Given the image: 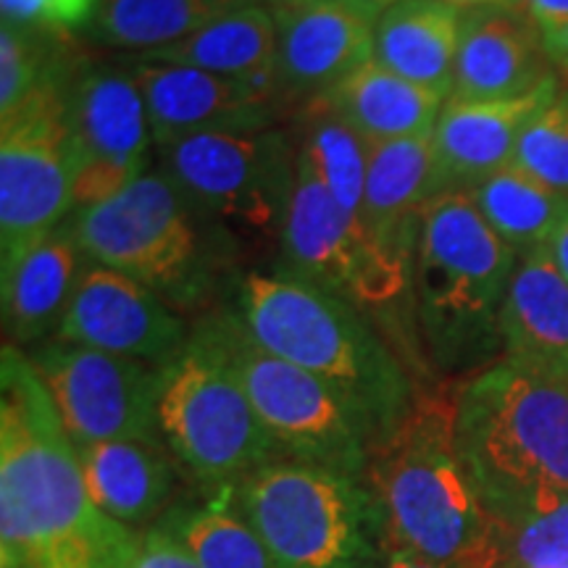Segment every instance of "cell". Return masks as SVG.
I'll list each match as a JSON object with an SVG mask.
<instances>
[{
  "mask_svg": "<svg viewBox=\"0 0 568 568\" xmlns=\"http://www.w3.org/2000/svg\"><path fill=\"white\" fill-rule=\"evenodd\" d=\"M142 531L92 503L74 439L21 347L0 355V568H132Z\"/></svg>",
  "mask_w": 568,
  "mask_h": 568,
  "instance_id": "6da1fadb",
  "label": "cell"
},
{
  "mask_svg": "<svg viewBox=\"0 0 568 568\" xmlns=\"http://www.w3.org/2000/svg\"><path fill=\"white\" fill-rule=\"evenodd\" d=\"M255 343L318 376L364 418L382 445L406 422L418 395L416 376L364 311L295 276L247 272L230 305Z\"/></svg>",
  "mask_w": 568,
  "mask_h": 568,
  "instance_id": "7a4b0ae2",
  "label": "cell"
},
{
  "mask_svg": "<svg viewBox=\"0 0 568 568\" xmlns=\"http://www.w3.org/2000/svg\"><path fill=\"white\" fill-rule=\"evenodd\" d=\"M456 445L497 524H521L568 500V387L510 361L456 393Z\"/></svg>",
  "mask_w": 568,
  "mask_h": 568,
  "instance_id": "3957f363",
  "label": "cell"
},
{
  "mask_svg": "<svg viewBox=\"0 0 568 568\" xmlns=\"http://www.w3.org/2000/svg\"><path fill=\"white\" fill-rule=\"evenodd\" d=\"M389 550L453 568H495L497 521L468 477L456 445V395H418L406 422L368 460Z\"/></svg>",
  "mask_w": 568,
  "mask_h": 568,
  "instance_id": "277c9868",
  "label": "cell"
},
{
  "mask_svg": "<svg viewBox=\"0 0 568 568\" xmlns=\"http://www.w3.org/2000/svg\"><path fill=\"white\" fill-rule=\"evenodd\" d=\"M518 253L464 190L424 209L414 264V318L429 366L439 374H479L497 364L503 305Z\"/></svg>",
  "mask_w": 568,
  "mask_h": 568,
  "instance_id": "5b68a950",
  "label": "cell"
},
{
  "mask_svg": "<svg viewBox=\"0 0 568 568\" xmlns=\"http://www.w3.org/2000/svg\"><path fill=\"white\" fill-rule=\"evenodd\" d=\"M88 261L145 284L172 308H205L237 282L243 245L203 216L159 166L124 193L74 213Z\"/></svg>",
  "mask_w": 568,
  "mask_h": 568,
  "instance_id": "8992f818",
  "label": "cell"
},
{
  "mask_svg": "<svg viewBox=\"0 0 568 568\" xmlns=\"http://www.w3.org/2000/svg\"><path fill=\"white\" fill-rule=\"evenodd\" d=\"M232 500L276 568H379L393 552L379 500L361 477L280 458L237 481Z\"/></svg>",
  "mask_w": 568,
  "mask_h": 568,
  "instance_id": "52a82bcc",
  "label": "cell"
},
{
  "mask_svg": "<svg viewBox=\"0 0 568 568\" xmlns=\"http://www.w3.org/2000/svg\"><path fill=\"white\" fill-rule=\"evenodd\" d=\"M159 435L176 466L209 495L284 458L234 372L211 311L161 372Z\"/></svg>",
  "mask_w": 568,
  "mask_h": 568,
  "instance_id": "ba28073f",
  "label": "cell"
},
{
  "mask_svg": "<svg viewBox=\"0 0 568 568\" xmlns=\"http://www.w3.org/2000/svg\"><path fill=\"white\" fill-rule=\"evenodd\" d=\"M159 169L240 245L280 247L295 187V132H211L155 151Z\"/></svg>",
  "mask_w": 568,
  "mask_h": 568,
  "instance_id": "9c48e42d",
  "label": "cell"
},
{
  "mask_svg": "<svg viewBox=\"0 0 568 568\" xmlns=\"http://www.w3.org/2000/svg\"><path fill=\"white\" fill-rule=\"evenodd\" d=\"M226 355L284 458L366 479L374 437L345 397L255 343L232 308L211 311Z\"/></svg>",
  "mask_w": 568,
  "mask_h": 568,
  "instance_id": "30bf717a",
  "label": "cell"
},
{
  "mask_svg": "<svg viewBox=\"0 0 568 568\" xmlns=\"http://www.w3.org/2000/svg\"><path fill=\"white\" fill-rule=\"evenodd\" d=\"M71 77L0 119V266L13 264L74 211L67 134Z\"/></svg>",
  "mask_w": 568,
  "mask_h": 568,
  "instance_id": "8fae6325",
  "label": "cell"
},
{
  "mask_svg": "<svg viewBox=\"0 0 568 568\" xmlns=\"http://www.w3.org/2000/svg\"><path fill=\"white\" fill-rule=\"evenodd\" d=\"M67 134L74 213L111 201L151 172L153 130L130 67L95 63L84 55L69 84Z\"/></svg>",
  "mask_w": 568,
  "mask_h": 568,
  "instance_id": "7c38bea8",
  "label": "cell"
},
{
  "mask_svg": "<svg viewBox=\"0 0 568 568\" xmlns=\"http://www.w3.org/2000/svg\"><path fill=\"white\" fill-rule=\"evenodd\" d=\"M30 355L74 445L161 439V372L142 361L53 337Z\"/></svg>",
  "mask_w": 568,
  "mask_h": 568,
  "instance_id": "4fadbf2b",
  "label": "cell"
},
{
  "mask_svg": "<svg viewBox=\"0 0 568 568\" xmlns=\"http://www.w3.org/2000/svg\"><path fill=\"white\" fill-rule=\"evenodd\" d=\"M130 71L145 98L155 151L195 134L272 130L290 105L274 74L245 82L140 59H130Z\"/></svg>",
  "mask_w": 568,
  "mask_h": 568,
  "instance_id": "5bb4252c",
  "label": "cell"
},
{
  "mask_svg": "<svg viewBox=\"0 0 568 568\" xmlns=\"http://www.w3.org/2000/svg\"><path fill=\"white\" fill-rule=\"evenodd\" d=\"M190 332L180 311L145 284L90 261L55 337L166 368L187 347Z\"/></svg>",
  "mask_w": 568,
  "mask_h": 568,
  "instance_id": "9a60e30c",
  "label": "cell"
},
{
  "mask_svg": "<svg viewBox=\"0 0 568 568\" xmlns=\"http://www.w3.org/2000/svg\"><path fill=\"white\" fill-rule=\"evenodd\" d=\"M268 9L276 27L274 80L287 103L316 101L374 59L382 11L358 0H282Z\"/></svg>",
  "mask_w": 568,
  "mask_h": 568,
  "instance_id": "2e32d148",
  "label": "cell"
},
{
  "mask_svg": "<svg viewBox=\"0 0 568 568\" xmlns=\"http://www.w3.org/2000/svg\"><path fill=\"white\" fill-rule=\"evenodd\" d=\"M558 80L510 101H460L447 98L432 132L435 197L471 190L514 163L518 140L531 119L558 95Z\"/></svg>",
  "mask_w": 568,
  "mask_h": 568,
  "instance_id": "e0dca14e",
  "label": "cell"
},
{
  "mask_svg": "<svg viewBox=\"0 0 568 568\" xmlns=\"http://www.w3.org/2000/svg\"><path fill=\"white\" fill-rule=\"evenodd\" d=\"M556 80V63L524 9L464 11L450 98L510 101Z\"/></svg>",
  "mask_w": 568,
  "mask_h": 568,
  "instance_id": "ac0fdd59",
  "label": "cell"
},
{
  "mask_svg": "<svg viewBox=\"0 0 568 568\" xmlns=\"http://www.w3.org/2000/svg\"><path fill=\"white\" fill-rule=\"evenodd\" d=\"M88 264L71 216L21 253L13 264L0 268L3 329L11 345L32 351L59 335L77 282Z\"/></svg>",
  "mask_w": 568,
  "mask_h": 568,
  "instance_id": "d6986e66",
  "label": "cell"
},
{
  "mask_svg": "<svg viewBox=\"0 0 568 568\" xmlns=\"http://www.w3.org/2000/svg\"><path fill=\"white\" fill-rule=\"evenodd\" d=\"M500 326L506 361L568 387V280L548 247L518 255Z\"/></svg>",
  "mask_w": 568,
  "mask_h": 568,
  "instance_id": "ffe728a7",
  "label": "cell"
},
{
  "mask_svg": "<svg viewBox=\"0 0 568 568\" xmlns=\"http://www.w3.org/2000/svg\"><path fill=\"white\" fill-rule=\"evenodd\" d=\"M88 493L105 516L138 529L172 508L180 466L163 439L77 445Z\"/></svg>",
  "mask_w": 568,
  "mask_h": 568,
  "instance_id": "44dd1931",
  "label": "cell"
},
{
  "mask_svg": "<svg viewBox=\"0 0 568 568\" xmlns=\"http://www.w3.org/2000/svg\"><path fill=\"white\" fill-rule=\"evenodd\" d=\"M435 201V151L429 138L368 145L364 224L382 247L416 258L424 209Z\"/></svg>",
  "mask_w": 568,
  "mask_h": 568,
  "instance_id": "7402d4cb",
  "label": "cell"
},
{
  "mask_svg": "<svg viewBox=\"0 0 568 568\" xmlns=\"http://www.w3.org/2000/svg\"><path fill=\"white\" fill-rule=\"evenodd\" d=\"M464 11L445 0H400L376 19L374 61L450 98Z\"/></svg>",
  "mask_w": 568,
  "mask_h": 568,
  "instance_id": "603a6c76",
  "label": "cell"
},
{
  "mask_svg": "<svg viewBox=\"0 0 568 568\" xmlns=\"http://www.w3.org/2000/svg\"><path fill=\"white\" fill-rule=\"evenodd\" d=\"M322 101L368 145H374L389 140L429 138L447 98L372 59L324 92Z\"/></svg>",
  "mask_w": 568,
  "mask_h": 568,
  "instance_id": "cb8c5ba5",
  "label": "cell"
},
{
  "mask_svg": "<svg viewBox=\"0 0 568 568\" xmlns=\"http://www.w3.org/2000/svg\"><path fill=\"white\" fill-rule=\"evenodd\" d=\"M140 61L203 69L219 77L255 82L274 74L276 27L268 6H243Z\"/></svg>",
  "mask_w": 568,
  "mask_h": 568,
  "instance_id": "d4e9b609",
  "label": "cell"
},
{
  "mask_svg": "<svg viewBox=\"0 0 568 568\" xmlns=\"http://www.w3.org/2000/svg\"><path fill=\"white\" fill-rule=\"evenodd\" d=\"M253 0H98L84 34L111 51L148 55Z\"/></svg>",
  "mask_w": 568,
  "mask_h": 568,
  "instance_id": "484cf974",
  "label": "cell"
},
{
  "mask_svg": "<svg viewBox=\"0 0 568 568\" xmlns=\"http://www.w3.org/2000/svg\"><path fill=\"white\" fill-rule=\"evenodd\" d=\"M485 222L514 251L529 253L548 247L560 222L568 216V195L510 163L487 180L464 190Z\"/></svg>",
  "mask_w": 568,
  "mask_h": 568,
  "instance_id": "4316f807",
  "label": "cell"
},
{
  "mask_svg": "<svg viewBox=\"0 0 568 568\" xmlns=\"http://www.w3.org/2000/svg\"><path fill=\"white\" fill-rule=\"evenodd\" d=\"M201 568H276L272 552L232 500V487L201 506H172L159 521Z\"/></svg>",
  "mask_w": 568,
  "mask_h": 568,
  "instance_id": "83f0119b",
  "label": "cell"
},
{
  "mask_svg": "<svg viewBox=\"0 0 568 568\" xmlns=\"http://www.w3.org/2000/svg\"><path fill=\"white\" fill-rule=\"evenodd\" d=\"M297 148L308 155L318 180L353 216L364 219V187L368 142L343 122L322 98L301 105L297 113Z\"/></svg>",
  "mask_w": 568,
  "mask_h": 568,
  "instance_id": "f1b7e54d",
  "label": "cell"
},
{
  "mask_svg": "<svg viewBox=\"0 0 568 568\" xmlns=\"http://www.w3.org/2000/svg\"><path fill=\"white\" fill-rule=\"evenodd\" d=\"M84 55L69 32L0 24V119L17 113L38 92L67 82Z\"/></svg>",
  "mask_w": 568,
  "mask_h": 568,
  "instance_id": "f546056e",
  "label": "cell"
},
{
  "mask_svg": "<svg viewBox=\"0 0 568 568\" xmlns=\"http://www.w3.org/2000/svg\"><path fill=\"white\" fill-rule=\"evenodd\" d=\"M568 566V500L521 524H497L495 568Z\"/></svg>",
  "mask_w": 568,
  "mask_h": 568,
  "instance_id": "4dcf8cb0",
  "label": "cell"
},
{
  "mask_svg": "<svg viewBox=\"0 0 568 568\" xmlns=\"http://www.w3.org/2000/svg\"><path fill=\"white\" fill-rule=\"evenodd\" d=\"M514 166L568 195V90L531 119L518 140Z\"/></svg>",
  "mask_w": 568,
  "mask_h": 568,
  "instance_id": "1f68e13d",
  "label": "cell"
},
{
  "mask_svg": "<svg viewBox=\"0 0 568 568\" xmlns=\"http://www.w3.org/2000/svg\"><path fill=\"white\" fill-rule=\"evenodd\" d=\"M95 9L98 0H0L6 24L69 34L84 30Z\"/></svg>",
  "mask_w": 568,
  "mask_h": 568,
  "instance_id": "d6a6232c",
  "label": "cell"
},
{
  "mask_svg": "<svg viewBox=\"0 0 568 568\" xmlns=\"http://www.w3.org/2000/svg\"><path fill=\"white\" fill-rule=\"evenodd\" d=\"M521 9L535 24L556 69H568V0H524Z\"/></svg>",
  "mask_w": 568,
  "mask_h": 568,
  "instance_id": "836d02e7",
  "label": "cell"
},
{
  "mask_svg": "<svg viewBox=\"0 0 568 568\" xmlns=\"http://www.w3.org/2000/svg\"><path fill=\"white\" fill-rule=\"evenodd\" d=\"M132 568H201L195 558L182 548L180 539H174L159 524L142 531L138 558Z\"/></svg>",
  "mask_w": 568,
  "mask_h": 568,
  "instance_id": "e575fe53",
  "label": "cell"
},
{
  "mask_svg": "<svg viewBox=\"0 0 568 568\" xmlns=\"http://www.w3.org/2000/svg\"><path fill=\"white\" fill-rule=\"evenodd\" d=\"M548 253H550V258L556 261L560 274L568 280V216L560 222L556 234H552V240L548 243Z\"/></svg>",
  "mask_w": 568,
  "mask_h": 568,
  "instance_id": "d590c367",
  "label": "cell"
},
{
  "mask_svg": "<svg viewBox=\"0 0 568 568\" xmlns=\"http://www.w3.org/2000/svg\"><path fill=\"white\" fill-rule=\"evenodd\" d=\"M379 568H453V566H445V564H437V560L414 556V552L393 550Z\"/></svg>",
  "mask_w": 568,
  "mask_h": 568,
  "instance_id": "8d00e7d4",
  "label": "cell"
},
{
  "mask_svg": "<svg viewBox=\"0 0 568 568\" xmlns=\"http://www.w3.org/2000/svg\"><path fill=\"white\" fill-rule=\"evenodd\" d=\"M445 3L456 6L460 11H474V9H521L524 0H445Z\"/></svg>",
  "mask_w": 568,
  "mask_h": 568,
  "instance_id": "74e56055",
  "label": "cell"
},
{
  "mask_svg": "<svg viewBox=\"0 0 568 568\" xmlns=\"http://www.w3.org/2000/svg\"><path fill=\"white\" fill-rule=\"evenodd\" d=\"M358 3H364V6H368V9H376V11H385V9H389V6L400 3V0H358Z\"/></svg>",
  "mask_w": 568,
  "mask_h": 568,
  "instance_id": "f35d334b",
  "label": "cell"
},
{
  "mask_svg": "<svg viewBox=\"0 0 568 568\" xmlns=\"http://www.w3.org/2000/svg\"><path fill=\"white\" fill-rule=\"evenodd\" d=\"M253 3H258V6H274V3H282V0H253Z\"/></svg>",
  "mask_w": 568,
  "mask_h": 568,
  "instance_id": "ab89813d",
  "label": "cell"
},
{
  "mask_svg": "<svg viewBox=\"0 0 568 568\" xmlns=\"http://www.w3.org/2000/svg\"><path fill=\"white\" fill-rule=\"evenodd\" d=\"M560 568H568V566H560Z\"/></svg>",
  "mask_w": 568,
  "mask_h": 568,
  "instance_id": "60d3db41",
  "label": "cell"
}]
</instances>
